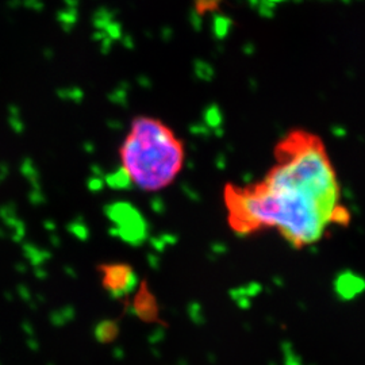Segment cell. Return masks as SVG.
Listing matches in <instances>:
<instances>
[{
    "label": "cell",
    "instance_id": "obj_1",
    "mask_svg": "<svg viewBox=\"0 0 365 365\" xmlns=\"http://www.w3.org/2000/svg\"><path fill=\"white\" fill-rule=\"evenodd\" d=\"M267 175L249 184H226L223 204L238 235L276 230L296 249L319 242L333 226L348 225L351 212L322 138L304 129L287 133L275 146Z\"/></svg>",
    "mask_w": 365,
    "mask_h": 365
},
{
    "label": "cell",
    "instance_id": "obj_2",
    "mask_svg": "<svg viewBox=\"0 0 365 365\" xmlns=\"http://www.w3.org/2000/svg\"><path fill=\"white\" fill-rule=\"evenodd\" d=\"M185 145L172 127L159 118L131 119L119 146L122 171L144 192H160L172 185L185 164Z\"/></svg>",
    "mask_w": 365,
    "mask_h": 365
},
{
    "label": "cell",
    "instance_id": "obj_3",
    "mask_svg": "<svg viewBox=\"0 0 365 365\" xmlns=\"http://www.w3.org/2000/svg\"><path fill=\"white\" fill-rule=\"evenodd\" d=\"M219 3V0H195V7L199 14H204L206 11L214 9Z\"/></svg>",
    "mask_w": 365,
    "mask_h": 365
}]
</instances>
